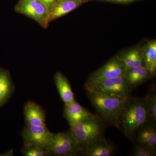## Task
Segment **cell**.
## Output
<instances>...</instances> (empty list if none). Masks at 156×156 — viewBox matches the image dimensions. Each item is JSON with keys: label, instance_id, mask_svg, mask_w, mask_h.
Wrapping results in <instances>:
<instances>
[{"label": "cell", "instance_id": "cell-6", "mask_svg": "<svg viewBox=\"0 0 156 156\" xmlns=\"http://www.w3.org/2000/svg\"><path fill=\"white\" fill-rule=\"evenodd\" d=\"M15 11L34 20L44 28L49 25V13L39 0H19L15 6Z\"/></svg>", "mask_w": 156, "mask_h": 156}, {"label": "cell", "instance_id": "cell-21", "mask_svg": "<svg viewBox=\"0 0 156 156\" xmlns=\"http://www.w3.org/2000/svg\"><path fill=\"white\" fill-rule=\"evenodd\" d=\"M155 150L140 144L136 146L133 155L135 156H153L155 155Z\"/></svg>", "mask_w": 156, "mask_h": 156}, {"label": "cell", "instance_id": "cell-20", "mask_svg": "<svg viewBox=\"0 0 156 156\" xmlns=\"http://www.w3.org/2000/svg\"><path fill=\"white\" fill-rule=\"evenodd\" d=\"M23 154L26 156H44L48 155L45 150L36 146L26 147L23 151Z\"/></svg>", "mask_w": 156, "mask_h": 156}, {"label": "cell", "instance_id": "cell-8", "mask_svg": "<svg viewBox=\"0 0 156 156\" xmlns=\"http://www.w3.org/2000/svg\"><path fill=\"white\" fill-rule=\"evenodd\" d=\"M46 126H27L23 131L25 147L36 146L46 149L53 135Z\"/></svg>", "mask_w": 156, "mask_h": 156}, {"label": "cell", "instance_id": "cell-12", "mask_svg": "<svg viewBox=\"0 0 156 156\" xmlns=\"http://www.w3.org/2000/svg\"><path fill=\"white\" fill-rule=\"evenodd\" d=\"M24 113L27 126H46L44 112L37 104L32 101L27 102L24 107Z\"/></svg>", "mask_w": 156, "mask_h": 156}, {"label": "cell", "instance_id": "cell-18", "mask_svg": "<svg viewBox=\"0 0 156 156\" xmlns=\"http://www.w3.org/2000/svg\"><path fill=\"white\" fill-rule=\"evenodd\" d=\"M12 89L9 75L5 71L0 70V106L10 96Z\"/></svg>", "mask_w": 156, "mask_h": 156}, {"label": "cell", "instance_id": "cell-16", "mask_svg": "<svg viewBox=\"0 0 156 156\" xmlns=\"http://www.w3.org/2000/svg\"><path fill=\"white\" fill-rule=\"evenodd\" d=\"M151 76L145 66H140L127 70L125 77L131 88L146 81Z\"/></svg>", "mask_w": 156, "mask_h": 156}, {"label": "cell", "instance_id": "cell-2", "mask_svg": "<svg viewBox=\"0 0 156 156\" xmlns=\"http://www.w3.org/2000/svg\"><path fill=\"white\" fill-rule=\"evenodd\" d=\"M87 92L91 103L104 119L116 125L120 112L128 97H117L95 91Z\"/></svg>", "mask_w": 156, "mask_h": 156}, {"label": "cell", "instance_id": "cell-19", "mask_svg": "<svg viewBox=\"0 0 156 156\" xmlns=\"http://www.w3.org/2000/svg\"><path fill=\"white\" fill-rule=\"evenodd\" d=\"M147 102L149 117L151 119L156 120V95L154 92L150 93L147 99Z\"/></svg>", "mask_w": 156, "mask_h": 156}, {"label": "cell", "instance_id": "cell-11", "mask_svg": "<svg viewBox=\"0 0 156 156\" xmlns=\"http://www.w3.org/2000/svg\"><path fill=\"white\" fill-rule=\"evenodd\" d=\"M84 3L82 0H57L49 12L50 22L72 12Z\"/></svg>", "mask_w": 156, "mask_h": 156}, {"label": "cell", "instance_id": "cell-4", "mask_svg": "<svg viewBox=\"0 0 156 156\" xmlns=\"http://www.w3.org/2000/svg\"><path fill=\"white\" fill-rule=\"evenodd\" d=\"M45 151L48 155L64 156L73 155L83 149L70 132L53 134Z\"/></svg>", "mask_w": 156, "mask_h": 156}, {"label": "cell", "instance_id": "cell-24", "mask_svg": "<svg viewBox=\"0 0 156 156\" xmlns=\"http://www.w3.org/2000/svg\"><path fill=\"white\" fill-rule=\"evenodd\" d=\"M82 1H83L85 2H88V1H89V0H82Z\"/></svg>", "mask_w": 156, "mask_h": 156}, {"label": "cell", "instance_id": "cell-9", "mask_svg": "<svg viewBox=\"0 0 156 156\" xmlns=\"http://www.w3.org/2000/svg\"><path fill=\"white\" fill-rule=\"evenodd\" d=\"M64 115L70 126L94 116L75 101L70 104L65 105Z\"/></svg>", "mask_w": 156, "mask_h": 156}, {"label": "cell", "instance_id": "cell-22", "mask_svg": "<svg viewBox=\"0 0 156 156\" xmlns=\"http://www.w3.org/2000/svg\"><path fill=\"white\" fill-rule=\"evenodd\" d=\"M46 7L49 13L57 0H39Z\"/></svg>", "mask_w": 156, "mask_h": 156}, {"label": "cell", "instance_id": "cell-17", "mask_svg": "<svg viewBox=\"0 0 156 156\" xmlns=\"http://www.w3.org/2000/svg\"><path fill=\"white\" fill-rule=\"evenodd\" d=\"M138 140L141 145L155 150L156 129L149 126L144 128L138 134Z\"/></svg>", "mask_w": 156, "mask_h": 156}, {"label": "cell", "instance_id": "cell-14", "mask_svg": "<svg viewBox=\"0 0 156 156\" xmlns=\"http://www.w3.org/2000/svg\"><path fill=\"white\" fill-rule=\"evenodd\" d=\"M55 82L58 93L65 105L70 104L75 101L74 94L69 82L62 73L57 72L55 75Z\"/></svg>", "mask_w": 156, "mask_h": 156}, {"label": "cell", "instance_id": "cell-5", "mask_svg": "<svg viewBox=\"0 0 156 156\" xmlns=\"http://www.w3.org/2000/svg\"><path fill=\"white\" fill-rule=\"evenodd\" d=\"M126 71L122 62L118 56H115L90 76L85 85L86 89L105 80L125 76Z\"/></svg>", "mask_w": 156, "mask_h": 156}, {"label": "cell", "instance_id": "cell-23", "mask_svg": "<svg viewBox=\"0 0 156 156\" xmlns=\"http://www.w3.org/2000/svg\"><path fill=\"white\" fill-rule=\"evenodd\" d=\"M103 2H107L117 3V4H127L139 1V0H99Z\"/></svg>", "mask_w": 156, "mask_h": 156}, {"label": "cell", "instance_id": "cell-1", "mask_svg": "<svg viewBox=\"0 0 156 156\" xmlns=\"http://www.w3.org/2000/svg\"><path fill=\"white\" fill-rule=\"evenodd\" d=\"M149 118L147 99L128 97L121 111L116 125L129 138L142 128Z\"/></svg>", "mask_w": 156, "mask_h": 156}, {"label": "cell", "instance_id": "cell-10", "mask_svg": "<svg viewBox=\"0 0 156 156\" xmlns=\"http://www.w3.org/2000/svg\"><path fill=\"white\" fill-rule=\"evenodd\" d=\"M115 150L114 146L102 137L95 140L84 148V154L87 156H109Z\"/></svg>", "mask_w": 156, "mask_h": 156}, {"label": "cell", "instance_id": "cell-3", "mask_svg": "<svg viewBox=\"0 0 156 156\" xmlns=\"http://www.w3.org/2000/svg\"><path fill=\"white\" fill-rule=\"evenodd\" d=\"M71 133L83 150L85 147L101 137L103 126L98 117L92 118L70 126Z\"/></svg>", "mask_w": 156, "mask_h": 156}, {"label": "cell", "instance_id": "cell-13", "mask_svg": "<svg viewBox=\"0 0 156 156\" xmlns=\"http://www.w3.org/2000/svg\"><path fill=\"white\" fill-rule=\"evenodd\" d=\"M117 56L122 62L127 70L134 67L144 66L141 48L138 47L127 50Z\"/></svg>", "mask_w": 156, "mask_h": 156}, {"label": "cell", "instance_id": "cell-15", "mask_svg": "<svg viewBox=\"0 0 156 156\" xmlns=\"http://www.w3.org/2000/svg\"><path fill=\"white\" fill-rule=\"evenodd\" d=\"M141 54L144 66L152 76L154 75L156 69V41L153 40L147 43L141 48Z\"/></svg>", "mask_w": 156, "mask_h": 156}, {"label": "cell", "instance_id": "cell-7", "mask_svg": "<svg viewBox=\"0 0 156 156\" xmlns=\"http://www.w3.org/2000/svg\"><path fill=\"white\" fill-rule=\"evenodd\" d=\"M131 88L125 76L101 81L87 89V91H95L117 97H129Z\"/></svg>", "mask_w": 156, "mask_h": 156}]
</instances>
